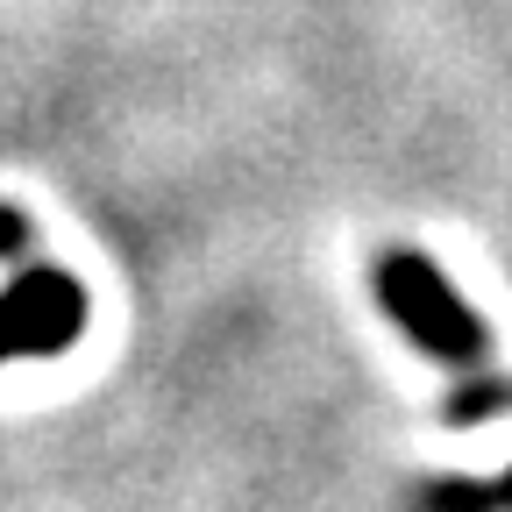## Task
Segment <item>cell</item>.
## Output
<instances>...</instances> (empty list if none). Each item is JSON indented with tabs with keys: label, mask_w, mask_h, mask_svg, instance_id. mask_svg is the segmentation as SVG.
Wrapping results in <instances>:
<instances>
[{
	"label": "cell",
	"mask_w": 512,
	"mask_h": 512,
	"mask_svg": "<svg viewBox=\"0 0 512 512\" xmlns=\"http://www.w3.org/2000/svg\"><path fill=\"white\" fill-rule=\"evenodd\" d=\"M377 299H384V313H392L427 356L470 363L484 349L477 313L456 299V285H441V271L427 264V256H384V264H377Z\"/></svg>",
	"instance_id": "cell-1"
},
{
	"label": "cell",
	"mask_w": 512,
	"mask_h": 512,
	"mask_svg": "<svg viewBox=\"0 0 512 512\" xmlns=\"http://www.w3.org/2000/svg\"><path fill=\"white\" fill-rule=\"evenodd\" d=\"M15 328H22V356H64L86 328V285L72 271H22L8 285Z\"/></svg>",
	"instance_id": "cell-2"
},
{
	"label": "cell",
	"mask_w": 512,
	"mask_h": 512,
	"mask_svg": "<svg viewBox=\"0 0 512 512\" xmlns=\"http://www.w3.org/2000/svg\"><path fill=\"white\" fill-rule=\"evenodd\" d=\"M512 505V470L498 484H427V512H491Z\"/></svg>",
	"instance_id": "cell-3"
},
{
	"label": "cell",
	"mask_w": 512,
	"mask_h": 512,
	"mask_svg": "<svg viewBox=\"0 0 512 512\" xmlns=\"http://www.w3.org/2000/svg\"><path fill=\"white\" fill-rule=\"evenodd\" d=\"M8 356H22V328H15V306H8V292H0V363Z\"/></svg>",
	"instance_id": "cell-4"
},
{
	"label": "cell",
	"mask_w": 512,
	"mask_h": 512,
	"mask_svg": "<svg viewBox=\"0 0 512 512\" xmlns=\"http://www.w3.org/2000/svg\"><path fill=\"white\" fill-rule=\"evenodd\" d=\"M22 242H29L22 214H8V207H0V256H22Z\"/></svg>",
	"instance_id": "cell-5"
}]
</instances>
